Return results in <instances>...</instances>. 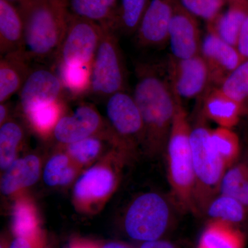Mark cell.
Masks as SVG:
<instances>
[{
	"mask_svg": "<svg viewBox=\"0 0 248 248\" xmlns=\"http://www.w3.org/2000/svg\"><path fill=\"white\" fill-rule=\"evenodd\" d=\"M117 178L113 170L101 164L88 170L76 182L74 199L77 205L84 209L102 203L113 192Z\"/></svg>",
	"mask_w": 248,
	"mask_h": 248,
	"instance_id": "cell-14",
	"label": "cell"
},
{
	"mask_svg": "<svg viewBox=\"0 0 248 248\" xmlns=\"http://www.w3.org/2000/svg\"><path fill=\"white\" fill-rule=\"evenodd\" d=\"M7 1H9L10 2L13 3V4L16 5V6H17L18 3L19 2L20 0H7Z\"/></svg>",
	"mask_w": 248,
	"mask_h": 248,
	"instance_id": "cell-42",
	"label": "cell"
},
{
	"mask_svg": "<svg viewBox=\"0 0 248 248\" xmlns=\"http://www.w3.org/2000/svg\"><path fill=\"white\" fill-rule=\"evenodd\" d=\"M220 193L236 199L248 211V167L246 165H237L225 173Z\"/></svg>",
	"mask_w": 248,
	"mask_h": 248,
	"instance_id": "cell-28",
	"label": "cell"
},
{
	"mask_svg": "<svg viewBox=\"0 0 248 248\" xmlns=\"http://www.w3.org/2000/svg\"><path fill=\"white\" fill-rule=\"evenodd\" d=\"M66 94L61 79L50 68L32 67L19 92V107L24 115L36 108L64 99Z\"/></svg>",
	"mask_w": 248,
	"mask_h": 248,
	"instance_id": "cell-10",
	"label": "cell"
},
{
	"mask_svg": "<svg viewBox=\"0 0 248 248\" xmlns=\"http://www.w3.org/2000/svg\"><path fill=\"white\" fill-rule=\"evenodd\" d=\"M202 113L218 127L231 129L239 122L244 108L241 104L228 97L219 87L213 86L203 94Z\"/></svg>",
	"mask_w": 248,
	"mask_h": 248,
	"instance_id": "cell-16",
	"label": "cell"
},
{
	"mask_svg": "<svg viewBox=\"0 0 248 248\" xmlns=\"http://www.w3.org/2000/svg\"><path fill=\"white\" fill-rule=\"evenodd\" d=\"M151 0H119L112 29L117 34H136Z\"/></svg>",
	"mask_w": 248,
	"mask_h": 248,
	"instance_id": "cell-23",
	"label": "cell"
},
{
	"mask_svg": "<svg viewBox=\"0 0 248 248\" xmlns=\"http://www.w3.org/2000/svg\"><path fill=\"white\" fill-rule=\"evenodd\" d=\"M210 141L214 149L230 167L237 159L240 151V142L238 135L231 129L218 128L210 131Z\"/></svg>",
	"mask_w": 248,
	"mask_h": 248,
	"instance_id": "cell-31",
	"label": "cell"
},
{
	"mask_svg": "<svg viewBox=\"0 0 248 248\" xmlns=\"http://www.w3.org/2000/svg\"><path fill=\"white\" fill-rule=\"evenodd\" d=\"M9 107L8 104L1 103L0 105V124L1 125L9 121Z\"/></svg>",
	"mask_w": 248,
	"mask_h": 248,
	"instance_id": "cell-40",
	"label": "cell"
},
{
	"mask_svg": "<svg viewBox=\"0 0 248 248\" xmlns=\"http://www.w3.org/2000/svg\"><path fill=\"white\" fill-rule=\"evenodd\" d=\"M102 39L92 64L90 94L107 99L120 91H127L128 76L121 50L118 34L104 27Z\"/></svg>",
	"mask_w": 248,
	"mask_h": 248,
	"instance_id": "cell-5",
	"label": "cell"
},
{
	"mask_svg": "<svg viewBox=\"0 0 248 248\" xmlns=\"http://www.w3.org/2000/svg\"><path fill=\"white\" fill-rule=\"evenodd\" d=\"M99 248H129L125 245L120 244V243L112 242L104 245L102 247Z\"/></svg>",
	"mask_w": 248,
	"mask_h": 248,
	"instance_id": "cell-41",
	"label": "cell"
},
{
	"mask_svg": "<svg viewBox=\"0 0 248 248\" xmlns=\"http://www.w3.org/2000/svg\"><path fill=\"white\" fill-rule=\"evenodd\" d=\"M12 228L16 237L34 236L42 232L35 205L31 199L19 194L13 210Z\"/></svg>",
	"mask_w": 248,
	"mask_h": 248,
	"instance_id": "cell-24",
	"label": "cell"
},
{
	"mask_svg": "<svg viewBox=\"0 0 248 248\" xmlns=\"http://www.w3.org/2000/svg\"><path fill=\"white\" fill-rule=\"evenodd\" d=\"M205 116L197 120L191 128L190 145L195 173V210H206L209 203L220 192L227 166L214 149L210 131Z\"/></svg>",
	"mask_w": 248,
	"mask_h": 248,
	"instance_id": "cell-4",
	"label": "cell"
},
{
	"mask_svg": "<svg viewBox=\"0 0 248 248\" xmlns=\"http://www.w3.org/2000/svg\"><path fill=\"white\" fill-rule=\"evenodd\" d=\"M68 248H99L98 245L89 241L77 240L73 241Z\"/></svg>",
	"mask_w": 248,
	"mask_h": 248,
	"instance_id": "cell-39",
	"label": "cell"
},
{
	"mask_svg": "<svg viewBox=\"0 0 248 248\" xmlns=\"http://www.w3.org/2000/svg\"><path fill=\"white\" fill-rule=\"evenodd\" d=\"M227 3L228 9L208 23V31L237 48L241 29L248 14V0H232Z\"/></svg>",
	"mask_w": 248,
	"mask_h": 248,
	"instance_id": "cell-18",
	"label": "cell"
},
{
	"mask_svg": "<svg viewBox=\"0 0 248 248\" xmlns=\"http://www.w3.org/2000/svg\"><path fill=\"white\" fill-rule=\"evenodd\" d=\"M104 125L99 112L91 104H81L73 113L63 115L54 129L57 141L70 144L94 135H103Z\"/></svg>",
	"mask_w": 248,
	"mask_h": 248,
	"instance_id": "cell-13",
	"label": "cell"
},
{
	"mask_svg": "<svg viewBox=\"0 0 248 248\" xmlns=\"http://www.w3.org/2000/svg\"><path fill=\"white\" fill-rule=\"evenodd\" d=\"M220 89L228 97L239 102L244 110L248 108V60H244L227 77Z\"/></svg>",
	"mask_w": 248,
	"mask_h": 248,
	"instance_id": "cell-32",
	"label": "cell"
},
{
	"mask_svg": "<svg viewBox=\"0 0 248 248\" xmlns=\"http://www.w3.org/2000/svg\"><path fill=\"white\" fill-rule=\"evenodd\" d=\"M200 55L208 65L212 84L219 87L227 77L244 61L239 50L211 31L202 39Z\"/></svg>",
	"mask_w": 248,
	"mask_h": 248,
	"instance_id": "cell-12",
	"label": "cell"
},
{
	"mask_svg": "<svg viewBox=\"0 0 248 248\" xmlns=\"http://www.w3.org/2000/svg\"><path fill=\"white\" fill-rule=\"evenodd\" d=\"M78 166L68 155H54L46 166L44 180L49 186L67 185L76 177Z\"/></svg>",
	"mask_w": 248,
	"mask_h": 248,
	"instance_id": "cell-30",
	"label": "cell"
},
{
	"mask_svg": "<svg viewBox=\"0 0 248 248\" xmlns=\"http://www.w3.org/2000/svg\"><path fill=\"white\" fill-rule=\"evenodd\" d=\"M244 235L234 225L211 220L205 227L197 248H244Z\"/></svg>",
	"mask_w": 248,
	"mask_h": 248,
	"instance_id": "cell-21",
	"label": "cell"
},
{
	"mask_svg": "<svg viewBox=\"0 0 248 248\" xmlns=\"http://www.w3.org/2000/svg\"><path fill=\"white\" fill-rule=\"evenodd\" d=\"M237 49L244 60H248V14L241 29L238 41Z\"/></svg>",
	"mask_w": 248,
	"mask_h": 248,
	"instance_id": "cell-36",
	"label": "cell"
},
{
	"mask_svg": "<svg viewBox=\"0 0 248 248\" xmlns=\"http://www.w3.org/2000/svg\"><path fill=\"white\" fill-rule=\"evenodd\" d=\"M45 244V236L41 232L31 236L16 237L9 248H43Z\"/></svg>",
	"mask_w": 248,
	"mask_h": 248,
	"instance_id": "cell-35",
	"label": "cell"
},
{
	"mask_svg": "<svg viewBox=\"0 0 248 248\" xmlns=\"http://www.w3.org/2000/svg\"><path fill=\"white\" fill-rule=\"evenodd\" d=\"M21 14L24 56L30 62L55 60L71 14L68 0H45Z\"/></svg>",
	"mask_w": 248,
	"mask_h": 248,
	"instance_id": "cell-2",
	"label": "cell"
},
{
	"mask_svg": "<svg viewBox=\"0 0 248 248\" xmlns=\"http://www.w3.org/2000/svg\"><path fill=\"white\" fill-rule=\"evenodd\" d=\"M24 19L16 5L0 0V54L21 50L24 39Z\"/></svg>",
	"mask_w": 248,
	"mask_h": 248,
	"instance_id": "cell-19",
	"label": "cell"
},
{
	"mask_svg": "<svg viewBox=\"0 0 248 248\" xmlns=\"http://www.w3.org/2000/svg\"><path fill=\"white\" fill-rule=\"evenodd\" d=\"M107 115L115 143L128 150L138 143L143 146V120L133 95L120 91L108 97Z\"/></svg>",
	"mask_w": 248,
	"mask_h": 248,
	"instance_id": "cell-8",
	"label": "cell"
},
{
	"mask_svg": "<svg viewBox=\"0 0 248 248\" xmlns=\"http://www.w3.org/2000/svg\"><path fill=\"white\" fill-rule=\"evenodd\" d=\"M169 78L173 94L180 100L203 95L212 85L210 70L200 55L184 60L171 56Z\"/></svg>",
	"mask_w": 248,
	"mask_h": 248,
	"instance_id": "cell-9",
	"label": "cell"
},
{
	"mask_svg": "<svg viewBox=\"0 0 248 248\" xmlns=\"http://www.w3.org/2000/svg\"><path fill=\"white\" fill-rule=\"evenodd\" d=\"M172 210L169 202L159 194H143L133 201L125 214L124 228L137 241L161 239L170 225Z\"/></svg>",
	"mask_w": 248,
	"mask_h": 248,
	"instance_id": "cell-6",
	"label": "cell"
},
{
	"mask_svg": "<svg viewBox=\"0 0 248 248\" xmlns=\"http://www.w3.org/2000/svg\"><path fill=\"white\" fill-rule=\"evenodd\" d=\"M58 66L59 77L67 94L73 98L89 94L92 65L79 66L58 65Z\"/></svg>",
	"mask_w": 248,
	"mask_h": 248,
	"instance_id": "cell-26",
	"label": "cell"
},
{
	"mask_svg": "<svg viewBox=\"0 0 248 248\" xmlns=\"http://www.w3.org/2000/svg\"><path fill=\"white\" fill-rule=\"evenodd\" d=\"M174 1L151 0L135 34L140 46L153 48L167 43Z\"/></svg>",
	"mask_w": 248,
	"mask_h": 248,
	"instance_id": "cell-15",
	"label": "cell"
},
{
	"mask_svg": "<svg viewBox=\"0 0 248 248\" xmlns=\"http://www.w3.org/2000/svg\"><path fill=\"white\" fill-rule=\"evenodd\" d=\"M232 1V0H226V3L228 2V1Z\"/></svg>",
	"mask_w": 248,
	"mask_h": 248,
	"instance_id": "cell-43",
	"label": "cell"
},
{
	"mask_svg": "<svg viewBox=\"0 0 248 248\" xmlns=\"http://www.w3.org/2000/svg\"><path fill=\"white\" fill-rule=\"evenodd\" d=\"M40 174V160L35 155L16 160L3 176L1 192L6 195H18L23 189L35 184Z\"/></svg>",
	"mask_w": 248,
	"mask_h": 248,
	"instance_id": "cell-20",
	"label": "cell"
},
{
	"mask_svg": "<svg viewBox=\"0 0 248 248\" xmlns=\"http://www.w3.org/2000/svg\"><path fill=\"white\" fill-rule=\"evenodd\" d=\"M184 9L196 17L211 22L220 14L226 0H178Z\"/></svg>",
	"mask_w": 248,
	"mask_h": 248,
	"instance_id": "cell-34",
	"label": "cell"
},
{
	"mask_svg": "<svg viewBox=\"0 0 248 248\" xmlns=\"http://www.w3.org/2000/svg\"><path fill=\"white\" fill-rule=\"evenodd\" d=\"M191 126L178 99L167 146L168 173L174 202L184 210H195V179L190 145Z\"/></svg>",
	"mask_w": 248,
	"mask_h": 248,
	"instance_id": "cell-3",
	"label": "cell"
},
{
	"mask_svg": "<svg viewBox=\"0 0 248 248\" xmlns=\"http://www.w3.org/2000/svg\"><path fill=\"white\" fill-rule=\"evenodd\" d=\"M24 138L21 125L9 120L0 128V166L7 170L16 161V155Z\"/></svg>",
	"mask_w": 248,
	"mask_h": 248,
	"instance_id": "cell-29",
	"label": "cell"
},
{
	"mask_svg": "<svg viewBox=\"0 0 248 248\" xmlns=\"http://www.w3.org/2000/svg\"><path fill=\"white\" fill-rule=\"evenodd\" d=\"M140 248H176L174 244L165 240L157 239L154 241H145Z\"/></svg>",
	"mask_w": 248,
	"mask_h": 248,
	"instance_id": "cell-37",
	"label": "cell"
},
{
	"mask_svg": "<svg viewBox=\"0 0 248 248\" xmlns=\"http://www.w3.org/2000/svg\"><path fill=\"white\" fill-rule=\"evenodd\" d=\"M137 77L133 96L143 120V146L151 154H159L166 149L178 99L153 66L140 63Z\"/></svg>",
	"mask_w": 248,
	"mask_h": 248,
	"instance_id": "cell-1",
	"label": "cell"
},
{
	"mask_svg": "<svg viewBox=\"0 0 248 248\" xmlns=\"http://www.w3.org/2000/svg\"><path fill=\"white\" fill-rule=\"evenodd\" d=\"M202 42L197 17L175 0L168 35L171 56L184 60L200 55Z\"/></svg>",
	"mask_w": 248,
	"mask_h": 248,
	"instance_id": "cell-11",
	"label": "cell"
},
{
	"mask_svg": "<svg viewBox=\"0 0 248 248\" xmlns=\"http://www.w3.org/2000/svg\"><path fill=\"white\" fill-rule=\"evenodd\" d=\"M108 134L109 133L94 135L67 144V154L78 166L89 164L95 159L102 151V142L99 138Z\"/></svg>",
	"mask_w": 248,
	"mask_h": 248,
	"instance_id": "cell-33",
	"label": "cell"
},
{
	"mask_svg": "<svg viewBox=\"0 0 248 248\" xmlns=\"http://www.w3.org/2000/svg\"><path fill=\"white\" fill-rule=\"evenodd\" d=\"M207 213L213 220L236 225L246 218L247 210L239 201L230 196H217L208 205Z\"/></svg>",
	"mask_w": 248,
	"mask_h": 248,
	"instance_id": "cell-27",
	"label": "cell"
},
{
	"mask_svg": "<svg viewBox=\"0 0 248 248\" xmlns=\"http://www.w3.org/2000/svg\"><path fill=\"white\" fill-rule=\"evenodd\" d=\"M44 1L45 0H20L16 6L22 13Z\"/></svg>",
	"mask_w": 248,
	"mask_h": 248,
	"instance_id": "cell-38",
	"label": "cell"
},
{
	"mask_svg": "<svg viewBox=\"0 0 248 248\" xmlns=\"http://www.w3.org/2000/svg\"><path fill=\"white\" fill-rule=\"evenodd\" d=\"M64 99L48 105L36 108L24 115L31 128L43 138L53 133L54 129L64 114Z\"/></svg>",
	"mask_w": 248,
	"mask_h": 248,
	"instance_id": "cell-25",
	"label": "cell"
},
{
	"mask_svg": "<svg viewBox=\"0 0 248 248\" xmlns=\"http://www.w3.org/2000/svg\"><path fill=\"white\" fill-rule=\"evenodd\" d=\"M103 31L104 27L100 24L70 14L66 33L55 59L57 65H92Z\"/></svg>",
	"mask_w": 248,
	"mask_h": 248,
	"instance_id": "cell-7",
	"label": "cell"
},
{
	"mask_svg": "<svg viewBox=\"0 0 248 248\" xmlns=\"http://www.w3.org/2000/svg\"><path fill=\"white\" fill-rule=\"evenodd\" d=\"M21 50L6 54L0 59V103L19 93L32 67Z\"/></svg>",
	"mask_w": 248,
	"mask_h": 248,
	"instance_id": "cell-17",
	"label": "cell"
},
{
	"mask_svg": "<svg viewBox=\"0 0 248 248\" xmlns=\"http://www.w3.org/2000/svg\"><path fill=\"white\" fill-rule=\"evenodd\" d=\"M119 0H68L71 14L112 28Z\"/></svg>",
	"mask_w": 248,
	"mask_h": 248,
	"instance_id": "cell-22",
	"label": "cell"
}]
</instances>
